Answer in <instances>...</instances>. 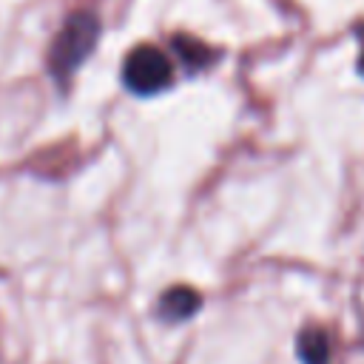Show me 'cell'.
I'll return each instance as SVG.
<instances>
[{
  "label": "cell",
  "instance_id": "1",
  "mask_svg": "<svg viewBox=\"0 0 364 364\" xmlns=\"http://www.w3.org/2000/svg\"><path fill=\"white\" fill-rule=\"evenodd\" d=\"M97 37H100V23L94 14H88V11L71 14L51 46V54H48L51 74L57 80H68L74 74V68L94 51Z\"/></svg>",
  "mask_w": 364,
  "mask_h": 364
},
{
  "label": "cell",
  "instance_id": "2",
  "mask_svg": "<svg viewBox=\"0 0 364 364\" xmlns=\"http://www.w3.org/2000/svg\"><path fill=\"white\" fill-rule=\"evenodd\" d=\"M122 80L134 94H159L173 82V65L156 46H139L125 57Z\"/></svg>",
  "mask_w": 364,
  "mask_h": 364
},
{
  "label": "cell",
  "instance_id": "3",
  "mask_svg": "<svg viewBox=\"0 0 364 364\" xmlns=\"http://www.w3.org/2000/svg\"><path fill=\"white\" fill-rule=\"evenodd\" d=\"M199 293L191 290V287H173L168 293H162L159 299V316L168 318V321H179V318H188L196 307H199Z\"/></svg>",
  "mask_w": 364,
  "mask_h": 364
},
{
  "label": "cell",
  "instance_id": "4",
  "mask_svg": "<svg viewBox=\"0 0 364 364\" xmlns=\"http://www.w3.org/2000/svg\"><path fill=\"white\" fill-rule=\"evenodd\" d=\"M299 355L304 358V364H324L327 361V338L321 330L310 327L301 333L299 338Z\"/></svg>",
  "mask_w": 364,
  "mask_h": 364
}]
</instances>
